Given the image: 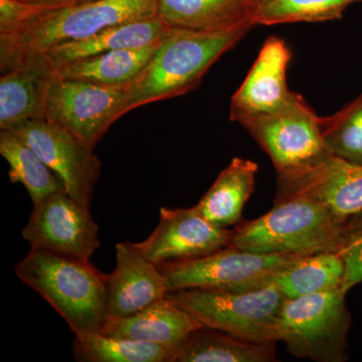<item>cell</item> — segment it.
<instances>
[{
  "mask_svg": "<svg viewBox=\"0 0 362 362\" xmlns=\"http://www.w3.org/2000/svg\"><path fill=\"white\" fill-rule=\"evenodd\" d=\"M158 0H97L78 6L35 7L28 20L11 32L0 33V71L23 59L45 54L56 45L93 37L122 23L157 16Z\"/></svg>",
  "mask_w": 362,
  "mask_h": 362,
  "instance_id": "1",
  "label": "cell"
},
{
  "mask_svg": "<svg viewBox=\"0 0 362 362\" xmlns=\"http://www.w3.org/2000/svg\"><path fill=\"white\" fill-rule=\"evenodd\" d=\"M251 26L223 32L171 28L147 66L128 86L124 114L182 96L201 84L214 64L233 49Z\"/></svg>",
  "mask_w": 362,
  "mask_h": 362,
  "instance_id": "2",
  "label": "cell"
},
{
  "mask_svg": "<svg viewBox=\"0 0 362 362\" xmlns=\"http://www.w3.org/2000/svg\"><path fill=\"white\" fill-rule=\"evenodd\" d=\"M14 271L65 319L75 337L100 330L106 319L107 275L90 261L30 249Z\"/></svg>",
  "mask_w": 362,
  "mask_h": 362,
  "instance_id": "3",
  "label": "cell"
},
{
  "mask_svg": "<svg viewBox=\"0 0 362 362\" xmlns=\"http://www.w3.org/2000/svg\"><path fill=\"white\" fill-rule=\"evenodd\" d=\"M347 221L302 197L275 199L270 211L233 230L232 246L271 255L338 252Z\"/></svg>",
  "mask_w": 362,
  "mask_h": 362,
  "instance_id": "4",
  "label": "cell"
},
{
  "mask_svg": "<svg viewBox=\"0 0 362 362\" xmlns=\"http://www.w3.org/2000/svg\"><path fill=\"white\" fill-rule=\"evenodd\" d=\"M168 299L194 316L204 327L246 341L277 343V325L286 297L274 286L245 292L185 289Z\"/></svg>",
  "mask_w": 362,
  "mask_h": 362,
  "instance_id": "5",
  "label": "cell"
},
{
  "mask_svg": "<svg viewBox=\"0 0 362 362\" xmlns=\"http://www.w3.org/2000/svg\"><path fill=\"white\" fill-rule=\"evenodd\" d=\"M341 288L286 298L277 325L278 342L300 358L317 362L347 359L351 316Z\"/></svg>",
  "mask_w": 362,
  "mask_h": 362,
  "instance_id": "6",
  "label": "cell"
},
{
  "mask_svg": "<svg viewBox=\"0 0 362 362\" xmlns=\"http://www.w3.org/2000/svg\"><path fill=\"white\" fill-rule=\"evenodd\" d=\"M268 154L278 177H288L330 156L324 140L323 117L293 92L278 110L239 122Z\"/></svg>",
  "mask_w": 362,
  "mask_h": 362,
  "instance_id": "7",
  "label": "cell"
},
{
  "mask_svg": "<svg viewBox=\"0 0 362 362\" xmlns=\"http://www.w3.org/2000/svg\"><path fill=\"white\" fill-rule=\"evenodd\" d=\"M304 255L259 254L230 246L202 258L158 266L169 292L185 289L245 292L270 286L272 278Z\"/></svg>",
  "mask_w": 362,
  "mask_h": 362,
  "instance_id": "8",
  "label": "cell"
},
{
  "mask_svg": "<svg viewBox=\"0 0 362 362\" xmlns=\"http://www.w3.org/2000/svg\"><path fill=\"white\" fill-rule=\"evenodd\" d=\"M127 85L108 86L54 76L45 118L96 148L112 125L125 115Z\"/></svg>",
  "mask_w": 362,
  "mask_h": 362,
  "instance_id": "9",
  "label": "cell"
},
{
  "mask_svg": "<svg viewBox=\"0 0 362 362\" xmlns=\"http://www.w3.org/2000/svg\"><path fill=\"white\" fill-rule=\"evenodd\" d=\"M13 131L30 145L42 160L63 180L66 192L90 209L102 164L90 148L65 128L45 119L16 124Z\"/></svg>",
  "mask_w": 362,
  "mask_h": 362,
  "instance_id": "10",
  "label": "cell"
},
{
  "mask_svg": "<svg viewBox=\"0 0 362 362\" xmlns=\"http://www.w3.org/2000/svg\"><path fill=\"white\" fill-rule=\"evenodd\" d=\"M30 249L42 250L90 261L101 246L99 226L90 209L59 192L33 206L21 232Z\"/></svg>",
  "mask_w": 362,
  "mask_h": 362,
  "instance_id": "11",
  "label": "cell"
},
{
  "mask_svg": "<svg viewBox=\"0 0 362 362\" xmlns=\"http://www.w3.org/2000/svg\"><path fill=\"white\" fill-rule=\"evenodd\" d=\"M233 230L214 226L197 207H161L154 232L135 246L157 266L206 257L230 246Z\"/></svg>",
  "mask_w": 362,
  "mask_h": 362,
  "instance_id": "12",
  "label": "cell"
},
{
  "mask_svg": "<svg viewBox=\"0 0 362 362\" xmlns=\"http://www.w3.org/2000/svg\"><path fill=\"white\" fill-rule=\"evenodd\" d=\"M290 197H306L349 221L362 214V164L330 154L297 175L278 177L275 199Z\"/></svg>",
  "mask_w": 362,
  "mask_h": 362,
  "instance_id": "13",
  "label": "cell"
},
{
  "mask_svg": "<svg viewBox=\"0 0 362 362\" xmlns=\"http://www.w3.org/2000/svg\"><path fill=\"white\" fill-rule=\"evenodd\" d=\"M115 249V269L107 275L106 319L134 315L165 298L169 292L160 268L135 244L119 243Z\"/></svg>",
  "mask_w": 362,
  "mask_h": 362,
  "instance_id": "14",
  "label": "cell"
},
{
  "mask_svg": "<svg viewBox=\"0 0 362 362\" xmlns=\"http://www.w3.org/2000/svg\"><path fill=\"white\" fill-rule=\"evenodd\" d=\"M291 59V49L284 40L272 35L265 40L251 70L230 100L233 122L278 110L289 101L293 90L288 88L287 71Z\"/></svg>",
  "mask_w": 362,
  "mask_h": 362,
  "instance_id": "15",
  "label": "cell"
},
{
  "mask_svg": "<svg viewBox=\"0 0 362 362\" xmlns=\"http://www.w3.org/2000/svg\"><path fill=\"white\" fill-rule=\"evenodd\" d=\"M56 76L45 54L23 59L0 77V129L44 119L47 95Z\"/></svg>",
  "mask_w": 362,
  "mask_h": 362,
  "instance_id": "16",
  "label": "cell"
},
{
  "mask_svg": "<svg viewBox=\"0 0 362 362\" xmlns=\"http://www.w3.org/2000/svg\"><path fill=\"white\" fill-rule=\"evenodd\" d=\"M201 327L204 326L194 316L165 297L134 315L106 319L99 332L177 347Z\"/></svg>",
  "mask_w": 362,
  "mask_h": 362,
  "instance_id": "17",
  "label": "cell"
},
{
  "mask_svg": "<svg viewBox=\"0 0 362 362\" xmlns=\"http://www.w3.org/2000/svg\"><path fill=\"white\" fill-rule=\"evenodd\" d=\"M259 0H158L157 16L170 28L223 32L256 26Z\"/></svg>",
  "mask_w": 362,
  "mask_h": 362,
  "instance_id": "18",
  "label": "cell"
},
{
  "mask_svg": "<svg viewBox=\"0 0 362 362\" xmlns=\"http://www.w3.org/2000/svg\"><path fill=\"white\" fill-rule=\"evenodd\" d=\"M170 26L158 16L106 28L93 37L56 45L45 54L54 69L59 66L119 49H142L160 42Z\"/></svg>",
  "mask_w": 362,
  "mask_h": 362,
  "instance_id": "19",
  "label": "cell"
},
{
  "mask_svg": "<svg viewBox=\"0 0 362 362\" xmlns=\"http://www.w3.org/2000/svg\"><path fill=\"white\" fill-rule=\"evenodd\" d=\"M258 171L257 162L235 157L195 206L199 213L220 228L240 223L256 187Z\"/></svg>",
  "mask_w": 362,
  "mask_h": 362,
  "instance_id": "20",
  "label": "cell"
},
{
  "mask_svg": "<svg viewBox=\"0 0 362 362\" xmlns=\"http://www.w3.org/2000/svg\"><path fill=\"white\" fill-rule=\"evenodd\" d=\"M278 361L276 343L246 341L221 331L201 327L176 349L173 362Z\"/></svg>",
  "mask_w": 362,
  "mask_h": 362,
  "instance_id": "21",
  "label": "cell"
},
{
  "mask_svg": "<svg viewBox=\"0 0 362 362\" xmlns=\"http://www.w3.org/2000/svg\"><path fill=\"white\" fill-rule=\"evenodd\" d=\"M159 42L142 49H119L78 59L54 69L56 76L101 85L130 84L149 63Z\"/></svg>",
  "mask_w": 362,
  "mask_h": 362,
  "instance_id": "22",
  "label": "cell"
},
{
  "mask_svg": "<svg viewBox=\"0 0 362 362\" xmlns=\"http://www.w3.org/2000/svg\"><path fill=\"white\" fill-rule=\"evenodd\" d=\"M344 264L337 252L304 255L279 271L270 286L287 299L341 288Z\"/></svg>",
  "mask_w": 362,
  "mask_h": 362,
  "instance_id": "23",
  "label": "cell"
},
{
  "mask_svg": "<svg viewBox=\"0 0 362 362\" xmlns=\"http://www.w3.org/2000/svg\"><path fill=\"white\" fill-rule=\"evenodd\" d=\"M0 154L8 163L9 180L25 187L33 206L52 195L66 192L59 175L13 131H0Z\"/></svg>",
  "mask_w": 362,
  "mask_h": 362,
  "instance_id": "24",
  "label": "cell"
},
{
  "mask_svg": "<svg viewBox=\"0 0 362 362\" xmlns=\"http://www.w3.org/2000/svg\"><path fill=\"white\" fill-rule=\"evenodd\" d=\"M177 347L93 332L74 340V356L83 362H173Z\"/></svg>",
  "mask_w": 362,
  "mask_h": 362,
  "instance_id": "25",
  "label": "cell"
},
{
  "mask_svg": "<svg viewBox=\"0 0 362 362\" xmlns=\"http://www.w3.org/2000/svg\"><path fill=\"white\" fill-rule=\"evenodd\" d=\"M361 0H259L256 25L322 23L340 20L347 7Z\"/></svg>",
  "mask_w": 362,
  "mask_h": 362,
  "instance_id": "26",
  "label": "cell"
},
{
  "mask_svg": "<svg viewBox=\"0 0 362 362\" xmlns=\"http://www.w3.org/2000/svg\"><path fill=\"white\" fill-rule=\"evenodd\" d=\"M323 131L331 156L362 164V94L334 115L323 117Z\"/></svg>",
  "mask_w": 362,
  "mask_h": 362,
  "instance_id": "27",
  "label": "cell"
},
{
  "mask_svg": "<svg viewBox=\"0 0 362 362\" xmlns=\"http://www.w3.org/2000/svg\"><path fill=\"white\" fill-rule=\"evenodd\" d=\"M337 252L344 264L341 289L347 293L362 282V214L347 221L342 245Z\"/></svg>",
  "mask_w": 362,
  "mask_h": 362,
  "instance_id": "28",
  "label": "cell"
},
{
  "mask_svg": "<svg viewBox=\"0 0 362 362\" xmlns=\"http://www.w3.org/2000/svg\"><path fill=\"white\" fill-rule=\"evenodd\" d=\"M37 6L21 0H0V33L11 32L28 20Z\"/></svg>",
  "mask_w": 362,
  "mask_h": 362,
  "instance_id": "29",
  "label": "cell"
},
{
  "mask_svg": "<svg viewBox=\"0 0 362 362\" xmlns=\"http://www.w3.org/2000/svg\"><path fill=\"white\" fill-rule=\"evenodd\" d=\"M21 1L33 4V6L44 7V8H61V7L89 4V2L97 1V0H21Z\"/></svg>",
  "mask_w": 362,
  "mask_h": 362,
  "instance_id": "30",
  "label": "cell"
},
{
  "mask_svg": "<svg viewBox=\"0 0 362 362\" xmlns=\"http://www.w3.org/2000/svg\"><path fill=\"white\" fill-rule=\"evenodd\" d=\"M361 2H362V0H361Z\"/></svg>",
  "mask_w": 362,
  "mask_h": 362,
  "instance_id": "31",
  "label": "cell"
}]
</instances>
